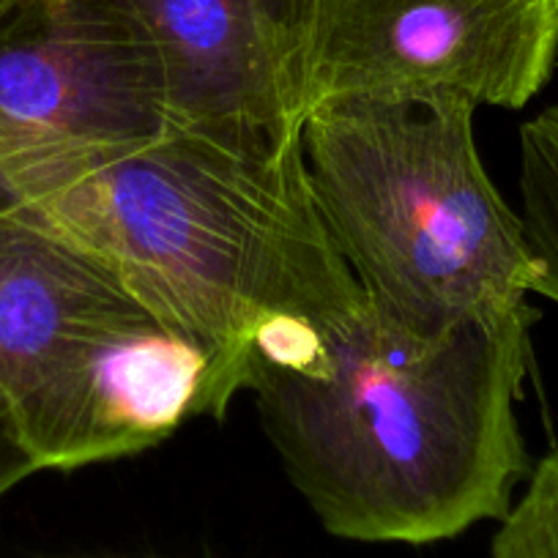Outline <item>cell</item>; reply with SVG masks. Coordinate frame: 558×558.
<instances>
[{
	"label": "cell",
	"mask_w": 558,
	"mask_h": 558,
	"mask_svg": "<svg viewBox=\"0 0 558 558\" xmlns=\"http://www.w3.org/2000/svg\"><path fill=\"white\" fill-rule=\"evenodd\" d=\"M536 318L525 302L422 340L364 307L257 356L244 389L329 534L452 539L501 520L531 474L518 400Z\"/></svg>",
	"instance_id": "obj_1"
},
{
	"label": "cell",
	"mask_w": 558,
	"mask_h": 558,
	"mask_svg": "<svg viewBox=\"0 0 558 558\" xmlns=\"http://www.w3.org/2000/svg\"><path fill=\"white\" fill-rule=\"evenodd\" d=\"M88 246L206 362V411L222 416L252 359L367 307L304 165L206 134L162 137L25 206Z\"/></svg>",
	"instance_id": "obj_2"
},
{
	"label": "cell",
	"mask_w": 558,
	"mask_h": 558,
	"mask_svg": "<svg viewBox=\"0 0 558 558\" xmlns=\"http://www.w3.org/2000/svg\"><path fill=\"white\" fill-rule=\"evenodd\" d=\"M474 116L449 94H380L318 101L302 123L315 203L369 313L422 340L534 293L523 219L482 165Z\"/></svg>",
	"instance_id": "obj_3"
},
{
	"label": "cell",
	"mask_w": 558,
	"mask_h": 558,
	"mask_svg": "<svg viewBox=\"0 0 558 558\" xmlns=\"http://www.w3.org/2000/svg\"><path fill=\"white\" fill-rule=\"evenodd\" d=\"M0 400L39 469L157 447L206 411V362L88 246L0 217Z\"/></svg>",
	"instance_id": "obj_4"
},
{
	"label": "cell",
	"mask_w": 558,
	"mask_h": 558,
	"mask_svg": "<svg viewBox=\"0 0 558 558\" xmlns=\"http://www.w3.org/2000/svg\"><path fill=\"white\" fill-rule=\"evenodd\" d=\"M168 129L157 52L121 0H20L0 23V217Z\"/></svg>",
	"instance_id": "obj_5"
},
{
	"label": "cell",
	"mask_w": 558,
	"mask_h": 558,
	"mask_svg": "<svg viewBox=\"0 0 558 558\" xmlns=\"http://www.w3.org/2000/svg\"><path fill=\"white\" fill-rule=\"evenodd\" d=\"M556 61V0H313L307 110L380 94L520 110L550 83Z\"/></svg>",
	"instance_id": "obj_6"
},
{
	"label": "cell",
	"mask_w": 558,
	"mask_h": 558,
	"mask_svg": "<svg viewBox=\"0 0 558 558\" xmlns=\"http://www.w3.org/2000/svg\"><path fill=\"white\" fill-rule=\"evenodd\" d=\"M146 31L170 126L277 154L302 140L313 0H121Z\"/></svg>",
	"instance_id": "obj_7"
},
{
	"label": "cell",
	"mask_w": 558,
	"mask_h": 558,
	"mask_svg": "<svg viewBox=\"0 0 558 558\" xmlns=\"http://www.w3.org/2000/svg\"><path fill=\"white\" fill-rule=\"evenodd\" d=\"M518 148V214L536 260L534 293L558 307V105L520 126Z\"/></svg>",
	"instance_id": "obj_8"
},
{
	"label": "cell",
	"mask_w": 558,
	"mask_h": 558,
	"mask_svg": "<svg viewBox=\"0 0 558 558\" xmlns=\"http://www.w3.org/2000/svg\"><path fill=\"white\" fill-rule=\"evenodd\" d=\"M493 558H558V449L531 469L493 536Z\"/></svg>",
	"instance_id": "obj_9"
},
{
	"label": "cell",
	"mask_w": 558,
	"mask_h": 558,
	"mask_svg": "<svg viewBox=\"0 0 558 558\" xmlns=\"http://www.w3.org/2000/svg\"><path fill=\"white\" fill-rule=\"evenodd\" d=\"M36 471H41L39 463H36L34 454L23 444L12 413L0 400V498L7 496L9 490H14L20 482L34 476Z\"/></svg>",
	"instance_id": "obj_10"
},
{
	"label": "cell",
	"mask_w": 558,
	"mask_h": 558,
	"mask_svg": "<svg viewBox=\"0 0 558 558\" xmlns=\"http://www.w3.org/2000/svg\"><path fill=\"white\" fill-rule=\"evenodd\" d=\"M17 3H20V0H0V23H3L9 14H12V9L17 7Z\"/></svg>",
	"instance_id": "obj_11"
},
{
	"label": "cell",
	"mask_w": 558,
	"mask_h": 558,
	"mask_svg": "<svg viewBox=\"0 0 558 558\" xmlns=\"http://www.w3.org/2000/svg\"><path fill=\"white\" fill-rule=\"evenodd\" d=\"M556 3H558V0H556Z\"/></svg>",
	"instance_id": "obj_12"
}]
</instances>
